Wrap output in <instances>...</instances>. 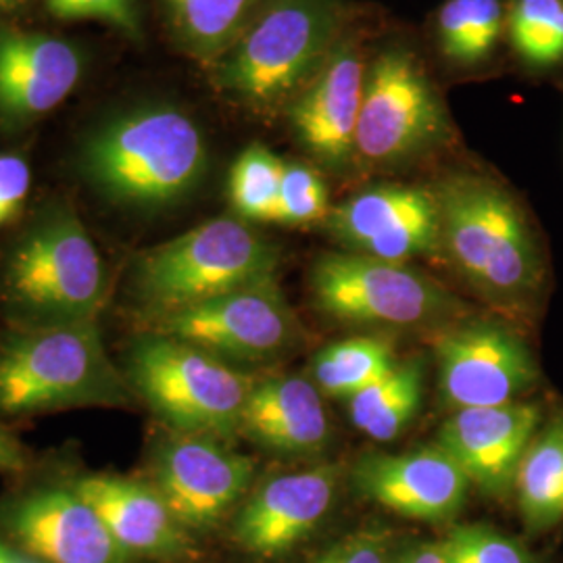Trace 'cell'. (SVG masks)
Segmentation results:
<instances>
[{
    "mask_svg": "<svg viewBox=\"0 0 563 563\" xmlns=\"http://www.w3.org/2000/svg\"><path fill=\"white\" fill-rule=\"evenodd\" d=\"M23 451L4 430H0V472H20L23 467Z\"/></svg>",
    "mask_w": 563,
    "mask_h": 563,
    "instance_id": "35",
    "label": "cell"
},
{
    "mask_svg": "<svg viewBox=\"0 0 563 563\" xmlns=\"http://www.w3.org/2000/svg\"><path fill=\"white\" fill-rule=\"evenodd\" d=\"M186 51L218 63L260 11V0H163Z\"/></svg>",
    "mask_w": 563,
    "mask_h": 563,
    "instance_id": "24",
    "label": "cell"
},
{
    "mask_svg": "<svg viewBox=\"0 0 563 563\" xmlns=\"http://www.w3.org/2000/svg\"><path fill=\"white\" fill-rule=\"evenodd\" d=\"M388 537L380 530H362L330 544L311 563H390Z\"/></svg>",
    "mask_w": 563,
    "mask_h": 563,
    "instance_id": "31",
    "label": "cell"
},
{
    "mask_svg": "<svg viewBox=\"0 0 563 563\" xmlns=\"http://www.w3.org/2000/svg\"><path fill=\"white\" fill-rule=\"evenodd\" d=\"M336 465L276 476L242 507L236 541L253 555L278 558L305 541L330 511L339 488Z\"/></svg>",
    "mask_w": 563,
    "mask_h": 563,
    "instance_id": "17",
    "label": "cell"
},
{
    "mask_svg": "<svg viewBox=\"0 0 563 563\" xmlns=\"http://www.w3.org/2000/svg\"><path fill=\"white\" fill-rule=\"evenodd\" d=\"M541 423V407L532 402L462 409L443 423L439 444L470 484L488 497H505L514 493L518 465Z\"/></svg>",
    "mask_w": 563,
    "mask_h": 563,
    "instance_id": "16",
    "label": "cell"
},
{
    "mask_svg": "<svg viewBox=\"0 0 563 563\" xmlns=\"http://www.w3.org/2000/svg\"><path fill=\"white\" fill-rule=\"evenodd\" d=\"M278 249L234 218L201 223L146 251L136 288L155 318L276 278Z\"/></svg>",
    "mask_w": 563,
    "mask_h": 563,
    "instance_id": "5",
    "label": "cell"
},
{
    "mask_svg": "<svg viewBox=\"0 0 563 563\" xmlns=\"http://www.w3.org/2000/svg\"><path fill=\"white\" fill-rule=\"evenodd\" d=\"M74 490L90 505L125 555L178 558L188 549L186 528L155 484L121 476H86Z\"/></svg>",
    "mask_w": 563,
    "mask_h": 563,
    "instance_id": "20",
    "label": "cell"
},
{
    "mask_svg": "<svg viewBox=\"0 0 563 563\" xmlns=\"http://www.w3.org/2000/svg\"><path fill=\"white\" fill-rule=\"evenodd\" d=\"M155 320L157 334L195 344L222 360H265L297 336L295 313L276 278Z\"/></svg>",
    "mask_w": 563,
    "mask_h": 563,
    "instance_id": "10",
    "label": "cell"
},
{
    "mask_svg": "<svg viewBox=\"0 0 563 563\" xmlns=\"http://www.w3.org/2000/svg\"><path fill=\"white\" fill-rule=\"evenodd\" d=\"M353 484L374 504L420 522L455 518L470 488L460 463L439 443L365 455L353 467Z\"/></svg>",
    "mask_w": 563,
    "mask_h": 563,
    "instance_id": "15",
    "label": "cell"
},
{
    "mask_svg": "<svg viewBox=\"0 0 563 563\" xmlns=\"http://www.w3.org/2000/svg\"><path fill=\"white\" fill-rule=\"evenodd\" d=\"M130 383L181 434L216 439L241 430L257 380L213 353L155 332L134 346Z\"/></svg>",
    "mask_w": 563,
    "mask_h": 563,
    "instance_id": "6",
    "label": "cell"
},
{
    "mask_svg": "<svg viewBox=\"0 0 563 563\" xmlns=\"http://www.w3.org/2000/svg\"><path fill=\"white\" fill-rule=\"evenodd\" d=\"M446 132L443 101L420 59L402 46L380 51L365 71L355 162H409L443 142Z\"/></svg>",
    "mask_w": 563,
    "mask_h": 563,
    "instance_id": "8",
    "label": "cell"
},
{
    "mask_svg": "<svg viewBox=\"0 0 563 563\" xmlns=\"http://www.w3.org/2000/svg\"><path fill=\"white\" fill-rule=\"evenodd\" d=\"M255 463L211 437L181 434L155 460V488L184 528L220 522L246 493Z\"/></svg>",
    "mask_w": 563,
    "mask_h": 563,
    "instance_id": "13",
    "label": "cell"
},
{
    "mask_svg": "<svg viewBox=\"0 0 563 563\" xmlns=\"http://www.w3.org/2000/svg\"><path fill=\"white\" fill-rule=\"evenodd\" d=\"M395 365L393 342L357 336L322 349L311 363V376L322 393L346 401L380 380Z\"/></svg>",
    "mask_w": 563,
    "mask_h": 563,
    "instance_id": "25",
    "label": "cell"
},
{
    "mask_svg": "<svg viewBox=\"0 0 563 563\" xmlns=\"http://www.w3.org/2000/svg\"><path fill=\"white\" fill-rule=\"evenodd\" d=\"M341 0H267L218 60V86L257 111L288 104L344 38Z\"/></svg>",
    "mask_w": 563,
    "mask_h": 563,
    "instance_id": "3",
    "label": "cell"
},
{
    "mask_svg": "<svg viewBox=\"0 0 563 563\" xmlns=\"http://www.w3.org/2000/svg\"><path fill=\"white\" fill-rule=\"evenodd\" d=\"M505 30L516 55L532 67L563 63V0H514Z\"/></svg>",
    "mask_w": 563,
    "mask_h": 563,
    "instance_id": "27",
    "label": "cell"
},
{
    "mask_svg": "<svg viewBox=\"0 0 563 563\" xmlns=\"http://www.w3.org/2000/svg\"><path fill=\"white\" fill-rule=\"evenodd\" d=\"M78 20L107 21L128 36L141 34L136 0H80Z\"/></svg>",
    "mask_w": 563,
    "mask_h": 563,
    "instance_id": "33",
    "label": "cell"
},
{
    "mask_svg": "<svg viewBox=\"0 0 563 563\" xmlns=\"http://www.w3.org/2000/svg\"><path fill=\"white\" fill-rule=\"evenodd\" d=\"M422 362H397L380 380L346 399L349 418L369 439L388 443L413 422L422 407Z\"/></svg>",
    "mask_w": 563,
    "mask_h": 563,
    "instance_id": "23",
    "label": "cell"
},
{
    "mask_svg": "<svg viewBox=\"0 0 563 563\" xmlns=\"http://www.w3.org/2000/svg\"><path fill=\"white\" fill-rule=\"evenodd\" d=\"M21 0H0V9H13V7H18Z\"/></svg>",
    "mask_w": 563,
    "mask_h": 563,
    "instance_id": "38",
    "label": "cell"
},
{
    "mask_svg": "<svg viewBox=\"0 0 563 563\" xmlns=\"http://www.w3.org/2000/svg\"><path fill=\"white\" fill-rule=\"evenodd\" d=\"M323 222L349 253L393 263L441 253L437 195L420 186L367 188L332 207Z\"/></svg>",
    "mask_w": 563,
    "mask_h": 563,
    "instance_id": "12",
    "label": "cell"
},
{
    "mask_svg": "<svg viewBox=\"0 0 563 563\" xmlns=\"http://www.w3.org/2000/svg\"><path fill=\"white\" fill-rule=\"evenodd\" d=\"M514 493L530 532L563 520V411L541 423L518 465Z\"/></svg>",
    "mask_w": 563,
    "mask_h": 563,
    "instance_id": "22",
    "label": "cell"
},
{
    "mask_svg": "<svg viewBox=\"0 0 563 563\" xmlns=\"http://www.w3.org/2000/svg\"><path fill=\"white\" fill-rule=\"evenodd\" d=\"M439 388L451 411L518 402L539 380L526 342L501 323L476 322L437 344Z\"/></svg>",
    "mask_w": 563,
    "mask_h": 563,
    "instance_id": "11",
    "label": "cell"
},
{
    "mask_svg": "<svg viewBox=\"0 0 563 563\" xmlns=\"http://www.w3.org/2000/svg\"><path fill=\"white\" fill-rule=\"evenodd\" d=\"M32 172L18 155H0V228L11 222L27 199Z\"/></svg>",
    "mask_w": 563,
    "mask_h": 563,
    "instance_id": "32",
    "label": "cell"
},
{
    "mask_svg": "<svg viewBox=\"0 0 563 563\" xmlns=\"http://www.w3.org/2000/svg\"><path fill=\"white\" fill-rule=\"evenodd\" d=\"M4 286L21 309L44 322H97L107 295L99 249L71 213H55L18 244Z\"/></svg>",
    "mask_w": 563,
    "mask_h": 563,
    "instance_id": "7",
    "label": "cell"
},
{
    "mask_svg": "<svg viewBox=\"0 0 563 563\" xmlns=\"http://www.w3.org/2000/svg\"><path fill=\"white\" fill-rule=\"evenodd\" d=\"M44 4L57 20H78L80 0H44Z\"/></svg>",
    "mask_w": 563,
    "mask_h": 563,
    "instance_id": "36",
    "label": "cell"
},
{
    "mask_svg": "<svg viewBox=\"0 0 563 563\" xmlns=\"http://www.w3.org/2000/svg\"><path fill=\"white\" fill-rule=\"evenodd\" d=\"M441 253L484 295L522 301L543 282V260L522 207L501 184L476 174L437 188Z\"/></svg>",
    "mask_w": 563,
    "mask_h": 563,
    "instance_id": "1",
    "label": "cell"
},
{
    "mask_svg": "<svg viewBox=\"0 0 563 563\" xmlns=\"http://www.w3.org/2000/svg\"><path fill=\"white\" fill-rule=\"evenodd\" d=\"M330 209L328 186L320 172L301 162H284L280 197L272 222L282 225L322 222Z\"/></svg>",
    "mask_w": 563,
    "mask_h": 563,
    "instance_id": "29",
    "label": "cell"
},
{
    "mask_svg": "<svg viewBox=\"0 0 563 563\" xmlns=\"http://www.w3.org/2000/svg\"><path fill=\"white\" fill-rule=\"evenodd\" d=\"M449 563H539L520 541L490 526H460L443 541Z\"/></svg>",
    "mask_w": 563,
    "mask_h": 563,
    "instance_id": "30",
    "label": "cell"
},
{
    "mask_svg": "<svg viewBox=\"0 0 563 563\" xmlns=\"http://www.w3.org/2000/svg\"><path fill=\"white\" fill-rule=\"evenodd\" d=\"M367 65L360 44L344 36L311 80L288 102V120L302 148L330 169L355 162V132Z\"/></svg>",
    "mask_w": 563,
    "mask_h": 563,
    "instance_id": "14",
    "label": "cell"
},
{
    "mask_svg": "<svg viewBox=\"0 0 563 563\" xmlns=\"http://www.w3.org/2000/svg\"><path fill=\"white\" fill-rule=\"evenodd\" d=\"M284 162L267 146L251 144L230 169L228 197L246 222H272L280 197Z\"/></svg>",
    "mask_w": 563,
    "mask_h": 563,
    "instance_id": "28",
    "label": "cell"
},
{
    "mask_svg": "<svg viewBox=\"0 0 563 563\" xmlns=\"http://www.w3.org/2000/svg\"><path fill=\"white\" fill-rule=\"evenodd\" d=\"M0 563H34L30 562V560H23L20 558L15 551H11L9 547H4V544L0 543Z\"/></svg>",
    "mask_w": 563,
    "mask_h": 563,
    "instance_id": "37",
    "label": "cell"
},
{
    "mask_svg": "<svg viewBox=\"0 0 563 563\" xmlns=\"http://www.w3.org/2000/svg\"><path fill=\"white\" fill-rule=\"evenodd\" d=\"M207 165L199 125L167 104L134 109L104 123L84 151L90 181L113 201L163 207L186 197Z\"/></svg>",
    "mask_w": 563,
    "mask_h": 563,
    "instance_id": "2",
    "label": "cell"
},
{
    "mask_svg": "<svg viewBox=\"0 0 563 563\" xmlns=\"http://www.w3.org/2000/svg\"><path fill=\"white\" fill-rule=\"evenodd\" d=\"M81 59L69 42L0 27V115L32 120L65 101L80 80Z\"/></svg>",
    "mask_w": 563,
    "mask_h": 563,
    "instance_id": "19",
    "label": "cell"
},
{
    "mask_svg": "<svg viewBox=\"0 0 563 563\" xmlns=\"http://www.w3.org/2000/svg\"><path fill=\"white\" fill-rule=\"evenodd\" d=\"M11 534L46 563H123L125 553L74 488L41 490L11 505Z\"/></svg>",
    "mask_w": 563,
    "mask_h": 563,
    "instance_id": "18",
    "label": "cell"
},
{
    "mask_svg": "<svg viewBox=\"0 0 563 563\" xmlns=\"http://www.w3.org/2000/svg\"><path fill=\"white\" fill-rule=\"evenodd\" d=\"M313 301L334 320L355 325L416 328L453 311L455 301L407 263L360 253H330L311 267Z\"/></svg>",
    "mask_w": 563,
    "mask_h": 563,
    "instance_id": "9",
    "label": "cell"
},
{
    "mask_svg": "<svg viewBox=\"0 0 563 563\" xmlns=\"http://www.w3.org/2000/svg\"><path fill=\"white\" fill-rule=\"evenodd\" d=\"M125 383L97 322H41L0 346V411L120 405Z\"/></svg>",
    "mask_w": 563,
    "mask_h": 563,
    "instance_id": "4",
    "label": "cell"
},
{
    "mask_svg": "<svg viewBox=\"0 0 563 563\" xmlns=\"http://www.w3.org/2000/svg\"><path fill=\"white\" fill-rule=\"evenodd\" d=\"M390 563H449L444 553L443 541L439 543L413 544L411 549H405L401 555H397Z\"/></svg>",
    "mask_w": 563,
    "mask_h": 563,
    "instance_id": "34",
    "label": "cell"
},
{
    "mask_svg": "<svg viewBox=\"0 0 563 563\" xmlns=\"http://www.w3.org/2000/svg\"><path fill=\"white\" fill-rule=\"evenodd\" d=\"M504 27L501 0H446L437 15L441 53L462 67H474L488 59Z\"/></svg>",
    "mask_w": 563,
    "mask_h": 563,
    "instance_id": "26",
    "label": "cell"
},
{
    "mask_svg": "<svg viewBox=\"0 0 563 563\" xmlns=\"http://www.w3.org/2000/svg\"><path fill=\"white\" fill-rule=\"evenodd\" d=\"M241 430L286 455H316L330 441V420L316 383L301 376L265 378L253 386Z\"/></svg>",
    "mask_w": 563,
    "mask_h": 563,
    "instance_id": "21",
    "label": "cell"
}]
</instances>
